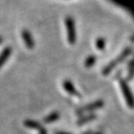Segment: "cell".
I'll list each match as a JSON object with an SVG mask.
<instances>
[{
    "label": "cell",
    "instance_id": "obj_14",
    "mask_svg": "<svg viewBox=\"0 0 134 134\" xmlns=\"http://www.w3.org/2000/svg\"><path fill=\"white\" fill-rule=\"evenodd\" d=\"M94 134H103L102 132H95Z\"/></svg>",
    "mask_w": 134,
    "mask_h": 134
},
{
    "label": "cell",
    "instance_id": "obj_8",
    "mask_svg": "<svg viewBox=\"0 0 134 134\" xmlns=\"http://www.w3.org/2000/svg\"><path fill=\"white\" fill-rule=\"evenodd\" d=\"M96 118H97V116L95 114H90V115H87V116H86L82 117L81 119H79L77 121V124L80 126V125H82V124L91 122V121L94 120Z\"/></svg>",
    "mask_w": 134,
    "mask_h": 134
},
{
    "label": "cell",
    "instance_id": "obj_5",
    "mask_svg": "<svg viewBox=\"0 0 134 134\" xmlns=\"http://www.w3.org/2000/svg\"><path fill=\"white\" fill-rule=\"evenodd\" d=\"M24 124L26 128L32 129H36L39 131H41L42 129H44V127L41 125V124H40L39 122H37L36 120H24Z\"/></svg>",
    "mask_w": 134,
    "mask_h": 134
},
{
    "label": "cell",
    "instance_id": "obj_12",
    "mask_svg": "<svg viewBox=\"0 0 134 134\" xmlns=\"http://www.w3.org/2000/svg\"><path fill=\"white\" fill-rule=\"evenodd\" d=\"M40 132H39V134H48V132H47V130H46V129H42L41 131H39Z\"/></svg>",
    "mask_w": 134,
    "mask_h": 134
},
{
    "label": "cell",
    "instance_id": "obj_6",
    "mask_svg": "<svg viewBox=\"0 0 134 134\" xmlns=\"http://www.w3.org/2000/svg\"><path fill=\"white\" fill-rule=\"evenodd\" d=\"M61 117V114L59 111H53L49 115H48L46 117L44 118L43 121L44 124H52L57 121Z\"/></svg>",
    "mask_w": 134,
    "mask_h": 134
},
{
    "label": "cell",
    "instance_id": "obj_10",
    "mask_svg": "<svg viewBox=\"0 0 134 134\" xmlns=\"http://www.w3.org/2000/svg\"><path fill=\"white\" fill-rule=\"evenodd\" d=\"M94 62V57H90V58L87 59V62H86V65L87 66H91Z\"/></svg>",
    "mask_w": 134,
    "mask_h": 134
},
{
    "label": "cell",
    "instance_id": "obj_4",
    "mask_svg": "<svg viewBox=\"0 0 134 134\" xmlns=\"http://www.w3.org/2000/svg\"><path fill=\"white\" fill-rule=\"evenodd\" d=\"M12 54V49L11 47H6L5 49L0 53V69L2 68V66L7 62L8 58L10 57Z\"/></svg>",
    "mask_w": 134,
    "mask_h": 134
},
{
    "label": "cell",
    "instance_id": "obj_9",
    "mask_svg": "<svg viewBox=\"0 0 134 134\" xmlns=\"http://www.w3.org/2000/svg\"><path fill=\"white\" fill-rule=\"evenodd\" d=\"M133 77H134V61H132V62L130 65V69L128 74V80H132Z\"/></svg>",
    "mask_w": 134,
    "mask_h": 134
},
{
    "label": "cell",
    "instance_id": "obj_1",
    "mask_svg": "<svg viewBox=\"0 0 134 134\" xmlns=\"http://www.w3.org/2000/svg\"><path fill=\"white\" fill-rule=\"evenodd\" d=\"M120 88L123 92L124 97L125 99L128 107L131 109H133L134 108V96L127 81L121 79L120 81Z\"/></svg>",
    "mask_w": 134,
    "mask_h": 134
},
{
    "label": "cell",
    "instance_id": "obj_2",
    "mask_svg": "<svg viewBox=\"0 0 134 134\" xmlns=\"http://www.w3.org/2000/svg\"><path fill=\"white\" fill-rule=\"evenodd\" d=\"M104 106V102L102 99H99L94 102H92L91 103H88L87 105H85L84 107H82L81 108H79L77 110V114L80 115V114H83L86 112H92L94 111L99 110L100 108H102Z\"/></svg>",
    "mask_w": 134,
    "mask_h": 134
},
{
    "label": "cell",
    "instance_id": "obj_11",
    "mask_svg": "<svg viewBox=\"0 0 134 134\" xmlns=\"http://www.w3.org/2000/svg\"><path fill=\"white\" fill-rule=\"evenodd\" d=\"M55 134H73V133L69 132H62V131H61V132H55Z\"/></svg>",
    "mask_w": 134,
    "mask_h": 134
},
{
    "label": "cell",
    "instance_id": "obj_7",
    "mask_svg": "<svg viewBox=\"0 0 134 134\" xmlns=\"http://www.w3.org/2000/svg\"><path fill=\"white\" fill-rule=\"evenodd\" d=\"M22 37H23V39H24L26 45L27 46V48H29V49H32L33 46H34V43H33L32 38L31 35L29 34V32H28L27 31H26V30L23 31Z\"/></svg>",
    "mask_w": 134,
    "mask_h": 134
},
{
    "label": "cell",
    "instance_id": "obj_3",
    "mask_svg": "<svg viewBox=\"0 0 134 134\" xmlns=\"http://www.w3.org/2000/svg\"><path fill=\"white\" fill-rule=\"evenodd\" d=\"M63 88L65 90V91L67 93H69L70 94L73 95V96H75V97H79V98H81V94L79 92V91L76 90V88L74 87V84L69 81V80H65L63 82Z\"/></svg>",
    "mask_w": 134,
    "mask_h": 134
},
{
    "label": "cell",
    "instance_id": "obj_13",
    "mask_svg": "<svg viewBox=\"0 0 134 134\" xmlns=\"http://www.w3.org/2000/svg\"><path fill=\"white\" fill-rule=\"evenodd\" d=\"M2 43H3V38L0 36V44H2Z\"/></svg>",
    "mask_w": 134,
    "mask_h": 134
}]
</instances>
